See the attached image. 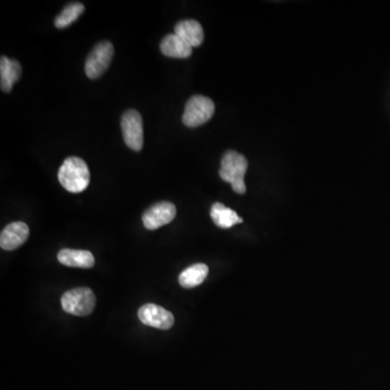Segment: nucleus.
<instances>
[{
  "mask_svg": "<svg viewBox=\"0 0 390 390\" xmlns=\"http://www.w3.org/2000/svg\"><path fill=\"white\" fill-rule=\"evenodd\" d=\"M59 181L66 191L81 193L90 183V172L84 160L79 157H68L59 170Z\"/></svg>",
  "mask_w": 390,
  "mask_h": 390,
  "instance_id": "nucleus-1",
  "label": "nucleus"
},
{
  "mask_svg": "<svg viewBox=\"0 0 390 390\" xmlns=\"http://www.w3.org/2000/svg\"><path fill=\"white\" fill-rule=\"evenodd\" d=\"M208 267L204 264H195L183 270L179 276V284L185 289H193L205 281Z\"/></svg>",
  "mask_w": 390,
  "mask_h": 390,
  "instance_id": "nucleus-15",
  "label": "nucleus"
},
{
  "mask_svg": "<svg viewBox=\"0 0 390 390\" xmlns=\"http://www.w3.org/2000/svg\"><path fill=\"white\" fill-rule=\"evenodd\" d=\"M114 54V48L110 41L96 43L87 57L85 72L90 79H99L107 71Z\"/></svg>",
  "mask_w": 390,
  "mask_h": 390,
  "instance_id": "nucleus-5",
  "label": "nucleus"
},
{
  "mask_svg": "<svg viewBox=\"0 0 390 390\" xmlns=\"http://www.w3.org/2000/svg\"><path fill=\"white\" fill-rule=\"evenodd\" d=\"M215 113V104L207 96H194L185 104L183 122L187 127L201 126L205 124Z\"/></svg>",
  "mask_w": 390,
  "mask_h": 390,
  "instance_id": "nucleus-4",
  "label": "nucleus"
},
{
  "mask_svg": "<svg viewBox=\"0 0 390 390\" xmlns=\"http://www.w3.org/2000/svg\"><path fill=\"white\" fill-rule=\"evenodd\" d=\"M175 34L192 48L200 46L204 41L203 28L195 20L180 21L176 24Z\"/></svg>",
  "mask_w": 390,
  "mask_h": 390,
  "instance_id": "nucleus-11",
  "label": "nucleus"
},
{
  "mask_svg": "<svg viewBox=\"0 0 390 390\" xmlns=\"http://www.w3.org/2000/svg\"><path fill=\"white\" fill-rule=\"evenodd\" d=\"M160 48L162 54L168 58L187 59L192 54V47L176 34L165 36Z\"/></svg>",
  "mask_w": 390,
  "mask_h": 390,
  "instance_id": "nucleus-13",
  "label": "nucleus"
},
{
  "mask_svg": "<svg viewBox=\"0 0 390 390\" xmlns=\"http://www.w3.org/2000/svg\"><path fill=\"white\" fill-rule=\"evenodd\" d=\"M61 305L66 314L86 317L94 311L96 297L88 287H79L65 291L61 298Z\"/></svg>",
  "mask_w": 390,
  "mask_h": 390,
  "instance_id": "nucleus-3",
  "label": "nucleus"
},
{
  "mask_svg": "<svg viewBox=\"0 0 390 390\" xmlns=\"http://www.w3.org/2000/svg\"><path fill=\"white\" fill-rule=\"evenodd\" d=\"M58 260L60 264L72 268H92L94 257L92 252L83 249H64L59 252Z\"/></svg>",
  "mask_w": 390,
  "mask_h": 390,
  "instance_id": "nucleus-10",
  "label": "nucleus"
},
{
  "mask_svg": "<svg viewBox=\"0 0 390 390\" xmlns=\"http://www.w3.org/2000/svg\"><path fill=\"white\" fill-rule=\"evenodd\" d=\"M177 209L170 202H158L142 215V223L147 230H156L175 219Z\"/></svg>",
  "mask_w": 390,
  "mask_h": 390,
  "instance_id": "nucleus-7",
  "label": "nucleus"
},
{
  "mask_svg": "<svg viewBox=\"0 0 390 390\" xmlns=\"http://www.w3.org/2000/svg\"><path fill=\"white\" fill-rule=\"evenodd\" d=\"M85 7L83 3H73L66 6L65 8L61 11V13L54 20V25L57 28H68L71 25L73 22L79 19L81 13L84 12Z\"/></svg>",
  "mask_w": 390,
  "mask_h": 390,
  "instance_id": "nucleus-16",
  "label": "nucleus"
},
{
  "mask_svg": "<svg viewBox=\"0 0 390 390\" xmlns=\"http://www.w3.org/2000/svg\"><path fill=\"white\" fill-rule=\"evenodd\" d=\"M247 167H249V163L244 155L236 151H227L221 158L219 176L223 181L231 183L234 192L238 194H244L246 192L244 176H245Z\"/></svg>",
  "mask_w": 390,
  "mask_h": 390,
  "instance_id": "nucleus-2",
  "label": "nucleus"
},
{
  "mask_svg": "<svg viewBox=\"0 0 390 390\" xmlns=\"http://www.w3.org/2000/svg\"><path fill=\"white\" fill-rule=\"evenodd\" d=\"M211 217L216 226L221 229H230L234 225L243 223V219L234 209L223 203H215L212 206Z\"/></svg>",
  "mask_w": 390,
  "mask_h": 390,
  "instance_id": "nucleus-14",
  "label": "nucleus"
},
{
  "mask_svg": "<svg viewBox=\"0 0 390 390\" xmlns=\"http://www.w3.org/2000/svg\"><path fill=\"white\" fill-rule=\"evenodd\" d=\"M121 126L127 147L136 152L141 151L143 147V123L139 112L136 110L125 112L121 121Z\"/></svg>",
  "mask_w": 390,
  "mask_h": 390,
  "instance_id": "nucleus-6",
  "label": "nucleus"
},
{
  "mask_svg": "<svg viewBox=\"0 0 390 390\" xmlns=\"http://www.w3.org/2000/svg\"><path fill=\"white\" fill-rule=\"evenodd\" d=\"M138 318L143 325L160 329H170L175 323L172 312L155 304H145L140 307Z\"/></svg>",
  "mask_w": 390,
  "mask_h": 390,
  "instance_id": "nucleus-8",
  "label": "nucleus"
},
{
  "mask_svg": "<svg viewBox=\"0 0 390 390\" xmlns=\"http://www.w3.org/2000/svg\"><path fill=\"white\" fill-rule=\"evenodd\" d=\"M30 236L28 225L22 221L9 223L0 234V246L5 251H14L25 243Z\"/></svg>",
  "mask_w": 390,
  "mask_h": 390,
  "instance_id": "nucleus-9",
  "label": "nucleus"
},
{
  "mask_svg": "<svg viewBox=\"0 0 390 390\" xmlns=\"http://www.w3.org/2000/svg\"><path fill=\"white\" fill-rule=\"evenodd\" d=\"M22 68L17 60L9 59L8 57H1L0 60V85L3 92H9L13 85L21 77Z\"/></svg>",
  "mask_w": 390,
  "mask_h": 390,
  "instance_id": "nucleus-12",
  "label": "nucleus"
}]
</instances>
